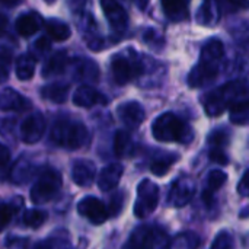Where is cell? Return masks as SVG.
I'll list each match as a JSON object with an SVG mask.
<instances>
[{"mask_svg":"<svg viewBox=\"0 0 249 249\" xmlns=\"http://www.w3.org/2000/svg\"><path fill=\"white\" fill-rule=\"evenodd\" d=\"M225 55V47L220 39H209L200 53V61L194 66L188 76L190 88H201L213 82L220 69L222 58Z\"/></svg>","mask_w":249,"mask_h":249,"instance_id":"obj_1","label":"cell"},{"mask_svg":"<svg viewBox=\"0 0 249 249\" xmlns=\"http://www.w3.org/2000/svg\"><path fill=\"white\" fill-rule=\"evenodd\" d=\"M152 134L156 140L163 143H190L194 139L191 127L177 117L174 112H163L152 124Z\"/></svg>","mask_w":249,"mask_h":249,"instance_id":"obj_2","label":"cell"},{"mask_svg":"<svg viewBox=\"0 0 249 249\" xmlns=\"http://www.w3.org/2000/svg\"><path fill=\"white\" fill-rule=\"evenodd\" d=\"M247 96V83L245 82H229L209 92L204 98V108L210 117H219L238 99Z\"/></svg>","mask_w":249,"mask_h":249,"instance_id":"obj_3","label":"cell"},{"mask_svg":"<svg viewBox=\"0 0 249 249\" xmlns=\"http://www.w3.org/2000/svg\"><path fill=\"white\" fill-rule=\"evenodd\" d=\"M51 140L64 149L76 150L83 147L89 140V131L80 121L60 118L51 128Z\"/></svg>","mask_w":249,"mask_h":249,"instance_id":"obj_4","label":"cell"},{"mask_svg":"<svg viewBox=\"0 0 249 249\" xmlns=\"http://www.w3.org/2000/svg\"><path fill=\"white\" fill-rule=\"evenodd\" d=\"M111 70L114 80L118 85H127L128 82L144 74L146 66L143 57H140L133 50H127V53L124 54L114 55L111 61Z\"/></svg>","mask_w":249,"mask_h":249,"instance_id":"obj_5","label":"cell"},{"mask_svg":"<svg viewBox=\"0 0 249 249\" xmlns=\"http://www.w3.org/2000/svg\"><path fill=\"white\" fill-rule=\"evenodd\" d=\"M63 185L61 175L51 168L44 169L31 188V201L34 204H44L53 200Z\"/></svg>","mask_w":249,"mask_h":249,"instance_id":"obj_6","label":"cell"},{"mask_svg":"<svg viewBox=\"0 0 249 249\" xmlns=\"http://www.w3.org/2000/svg\"><path fill=\"white\" fill-rule=\"evenodd\" d=\"M159 185L150 179H143L137 187V200L134 204V214L139 219L150 216L159 203Z\"/></svg>","mask_w":249,"mask_h":249,"instance_id":"obj_7","label":"cell"},{"mask_svg":"<svg viewBox=\"0 0 249 249\" xmlns=\"http://www.w3.org/2000/svg\"><path fill=\"white\" fill-rule=\"evenodd\" d=\"M196 194V184L190 177H181L174 181L168 194V204L172 207H185Z\"/></svg>","mask_w":249,"mask_h":249,"instance_id":"obj_8","label":"cell"},{"mask_svg":"<svg viewBox=\"0 0 249 249\" xmlns=\"http://www.w3.org/2000/svg\"><path fill=\"white\" fill-rule=\"evenodd\" d=\"M47 123L45 118L41 112H32L29 114L20 124V139L22 142L28 143V144H34L36 142L41 140V137L44 136Z\"/></svg>","mask_w":249,"mask_h":249,"instance_id":"obj_9","label":"cell"},{"mask_svg":"<svg viewBox=\"0 0 249 249\" xmlns=\"http://www.w3.org/2000/svg\"><path fill=\"white\" fill-rule=\"evenodd\" d=\"M77 212L82 217L88 219L93 225H102L108 219V212L105 204L96 197H83L77 203Z\"/></svg>","mask_w":249,"mask_h":249,"instance_id":"obj_10","label":"cell"},{"mask_svg":"<svg viewBox=\"0 0 249 249\" xmlns=\"http://www.w3.org/2000/svg\"><path fill=\"white\" fill-rule=\"evenodd\" d=\"M101 7L107 16L111 28L115 32H124L127 28V23H128V16H127L125 9L114 0H102Z\"/></svg>","mask_w":249,"mask_h":249,"instance_id":"obj_11","label":"cell"},{"mask_svg":"<svg viewBox=\"0 0 249 249\" xmlns=\"http://www.w3.org/2000/svg\"><path fill=\"white\" fill-rule=\"evenodd\" d=\"M117 112H118V117L123 121V124L133 130H137L146 118L144 108L136 101H130V102L120 105Z\"/></svg>","mask_w":249,"mask_h":249,"instance_id":"obj_12","label":"cell"},{"mask_svg":"<svg viewBox=\"0 0 249 249\" xmlns=\"http://www.w3.org/2000/svg\"><path fill=\"white\" fill-rule=\"evenodd\" d=\"M73 102L77 107L90 108L93 105H105L108 102V99L101 92H98L95 88H92L89 85H82L74 90Z\"/></svg>","mask_w":249,"mask_h":249,"instance_id":"obj_13","label":"cell"},{"mask_svg":"<svg viewBox=\"0 0 249 249\" xmlns=\"http://www.w3.org/2000/svg\"><path fill=\"white\" fill-rule=\"evenodd\" d=\"M96 169L90 160L79 159L71 166V179L79 187H90L95 181Z\"/></svg>","mask_w":249,"mask_h":249,"instance_id":"obj_14","label":"cell"},{"mask_svg":"<svg viewBox=\"0 0 249 249\" xmlns=\"http://www.w3.org/2000/svg\"><path fill=\"white\" fill-rule=\"evenodd\" d=\"M124 174V166L121 163H109L107 165L98 177V187L104 191H112L114 188H117V185L120 184V179Z\"/></svg>","mask_w":249,"mask_h":249,"instance_id":"obj_15","label":"cell"},{"mask_svg":"<svg viewBox=\"0 0 249 249\" xmlns=\"http://www.w3.org/2000/svg\"><path fill=\"white\" fill-rule=\"evenodd\" d=\"M73 66V76L82 82H96L99 79V67L95 61L89 58L77 57L71 61Z\"/></svg>","mask_w":249,"mask_h":249,"instance_id":"obj_16","label":"cell"},{"mask_svg":"<svg viewBox=\"0 0 249 249\" xmlns=\"http://www.w3.org/2000/svg\"><path fill=\"white\" fill-rule=\"evenodd\" d=\"M31 107V102L22 96L18 90L7 88L0 92V109L3 111H26Z\"/></svg>","mask_w":249,"mask_h":249,"instance_id":"obj_17","label":"cell"},{"mask_svg":"<svg viewBox=\"0 0 249 249\" xmlns=\"http://www.w3.org/2000/svg\"><path fill=\"white\" fill-rule=\"evenodd\" d=\"M155 231L147 226H140L131 233L124 249H155Z\"/></svg>","mask_w":249,"mask_h":249,"instance_id":"obj_18","label":"cell"},{"mask_svg":"<svg viewBox=\"0 0 249 249\" xmlns=\"http://www.w3.org/2000/svg\"><path fill=\"white\" fill-rule=\"evenodd\" d=\"M39 26H41V19H39V16H38L36 13H34V12L20 15V16L16 19V23H15V28H16L18 34H19L20 36H25V38H28V36H31V35H34V34H36L38 29H39Z\"/></svg>","mask_w":249,"mask_h":249,"instance_id":"obj_19","label":"cell"},{"mask_svg":"<svg viewBox=\"0 0 249 249\" xmlns=\"http://www.w3.org/2000/svg\"><path fill=\"white\" fill-rule=\"evenodd\" d=\"M70 60L66 51H57L54 53L51 57L47 58V61L44 63L42 67V76L48 77V76H54V74H60L66 70V67L69 66Z\"/></svg>","mask_w":249,"mask_h":249,"instance_id":"obj_20","label":"cell"},{"mask_svg":"<svg viewBox=\"0 0 249 249\" xmlns=\"http://www.w3.org/2000/svg\"><path fill=\"white\" fill-rule=\"evenodd\" d=\"M70 92V85L69 83H63V82H54L50 85H45L41 89V95L44 99L55 102V104H63L67 101Z\"/></svg>","mask_w":249,"mask_h":249,"instance_id":"obj_21","label":"cell"},{"mask_svg":"<svg viewBox=\"0 0 249 249\" xmlns=\"http://www.w3.org/2000/svg\"><path fill=\"white\" fill-rule=\"evenodd\" d=\"M220 19V4L214 1H206L197 12V22L204 26L216 25Z\"/></svg>","mask_w":249,"mask_h":249,"instance_id":"obj_22","label":"cell"},{"mask_svg":"<svg viewBox=\"0 0 249 249\" xmlns=\"http://www.w3.org/2000/svg\"><path fill=\"white\" fill-rule=\"evenodd\" d=\"M134 152V143L130 133L118 130L114 136V153L118 158H128Z\"/></svg>","mask_w":249,"mask_h":249,"instance_id":"obj_23","label":"cell"},{"mask_svg":"<svg viewBox=\"0 0 249 249\" xmlns=\"http://www.w3.org/2000/svg\"><path fill=\"white\" fill-rule=\"evenodd\" d=\"M162 9L165 15L174 22H182L190 18L187 1H162Z\"/></svg>","mask_w":249,"mask_h":249,"instance_id":"obj_24","label":"cell"},{"mask_svg":"<svg viewBox=\"0 0 249 249\" xmlns=\"http://www.w3.org/2000/svg\"><path fill=\"white\" fill-rule=\"evenodd\" d=\"M47 38L53 41H66L71 35V29L66 22H61L58 19H50L45 23Z\"/></svg>","mask_w":249,"mask_h":249,"instance_id":"obj_25","label":"cell"},{"mask_svg":"<svg viewBox=\"0 0 249 249\" xmlns=\"http://www.w3.org/2000/svg\"><path fill=\"white\" fill-rule=\"evenodd\" d=\"M36 58L32 54H20L16 58V76L20 80H29L32 79L35 73Z\"/></svg>","mask_w":249,"mask_h":249,"instance_id":"obj_26","label":"cell"},{"mask_svg":"<svg viewBox=\"0 0 249 249\" xmlns=\"http://www.w3.org/2000/svg\"><path fill=\"white\" fill-rule=\"evenodd\" d=\"M229 112H231V121L233 124L238 125H245L248 123L249 118V104L248 98L244 96L241 99H238L236 102H233L229 107Z\"/></svg>","mask_w":249,"mask_h":249,"instance_id":"obj_27","label":"cell"},{"mask_svg":"<svg viewBox=\"0 0 249 249\" xmlns=\"http://www.w3.org/2000/svg\"><path fill=\"white\" fill-rule=\"evenodd\" d=\"M201 244L200 236L196 232H184L179 233L171 244L172 249H198Z\"/></svg>","mask_w":249,"mask_h":249,"instance_id":"obj_28","label":"cell"},{"mask_svg":"<svg viewBox=\"0 0 249 249\" xmlns=\"http://www.w3.org/2000/svg\"><path fill=\"white\" fill-rule=\"evenodd\" d=\"M178 156L177 155H163L158 159H155L152 163H150V171L153 175L156 177H163L171 168L172 165L177 162Z\"/></svg>","mask_w":249,"mask_h":249,"instance_id":"obj_29","label":"cell"},{"mask_svg":"<svg viewBox=\"0 0 249 249\" xmlns=\"http://www.w3.org/2000/svg\"><path fill=\"white\" fill-rule=\"evenodd\" d=\"M228 181V175L223 172V171H220V169H214V171H212L210 174H209V177H207V181H206V193H209V194H212V196H214V193L216 191H219L222 187H223V184Z\"/></svg>","mask_w":249,"mask_h":249,"instance_id":"obj_30","label":"cell"},{"mask_svg":"<svg viewBox=\"0 0 249 249\" xmlns=\"http://www.w3.org/2000/svg\"><path fill=\"white\" fill-rule=\"evenodd\" d=\"M47 220V213L39 209H28L23 214V222L31 229H38Z\"/></svg>","mask_w":249,"mask_h":249,"instance_id":"obj_31","label":"cell"},{"mask_svg":"<svg viewBox=\"0 0 249 249\" xmlns=\"http://www.w3.org/2000/svg\"><path fill=\"white\" fill-rule=\"evenodd\" d=\"M34 249H74L70 241L64 236H51L47 239L39 241Z\"/></svg>","mask_w":249,"mask_h":249,"instance_id":"obj_32","label":"cell"},{"mask_svg":"<svg viewBox=\"0 0 249 249\" xmlns=\"http://www.w3.org/2000/svg\"><path fill=\"white\" fill-rule=\"evenodd\" d=\"M18 212V207L12 203H4L0 200V232L7 228V225L10 223L13 214Z\"/></svg>","mask_w":249,"mask_h":249,"instance_id":"obj_33","label":"cell"},{"mask_svg":"<svg viewBox=\"0 0 249 249\" xmlns=\"http://www.w3.org/2000/svg\"><path fill=\"white\" fill-rule=\"evenodd\" d=\"M123 206H124V193L121 191H117L111 196V200H109V206L107 209L108 212V217H115L121 213L123 210Z\"/></svg>","mask_w":249,"mask_h":249,"instance_id":"obj_34","label":"cell"},{"mask_svg":"<svg viewBox=\"0 0 249 249\" xmlns=\"http://www.w3.org/2000/svg\"><path fill=\"white\" fill-rule=\"evenodd\" d=\"M22 166H23V169L20 168V165L15 166L13 174H12V179L15 182H19V184L26 182L31 178V174H32V165L31 163H22Z\"/></svg>","mask_w":249,"mask_h":249,"instance_id":"obj_35","label":"cell"},{"mask_svg":"<svg viewBox=\"0 0 249 249\" xmlns=\"http://www.w3.org/2000/svg\"><path fill=\"white\" fill-rule=\"evenodd\" d=\"M233 247V238L229 232L222 231L213 241V245L210 249H232Z\"/></svg>","mask_w":249,"mask_h":249,"instance_id":"obj_36","label":"cell"},{"mask_svg":"<svg viewBox=\"0 0 249 249\" xmlns=\"http://www.w3.org/2000/svg\"><path fill=\"white\" fill-rule=\"evenodd\" d=\"M209 144L212 149H223L228 144V133L225 130H216L209 136Z\"/></svg>","mask_w":249,"mask_h":249,"instance_id":"obj_37","label":"cell"},{"mask_svg":"<svg viewBox=\"0 0 249 249\" xmlns=\"http://www.w3.org/2000/svg\"><path fill=\"white\" fill-rule=\"evenodd\" d=\"M209 158H210V160H213L214 163H219V165H228V162H229V158L225 155L223 149H210Z\"/></svg>","mask_w":249,"mask_h":249,"instance_id":"obj_38","label":"cell"},{"mask_svg":"<svg viewBox=\"0 0 249 249\" xmlns=\"http://www.w3.org/2000/svg\"><path fill=\"white\" fill-rule=\"evenodd\" d=\"M248 178H249V172L247 171L242 178H241V182L238 185V193L242 196V197H248L249 194V185H248Z\"/></svg>","mask_w":249,"mask_h":249,"instance_id":"obj_39","label":"cell"},{"mask_svg":"<svg viewBox=\"0 0 249 249\" xmlns=\"http://www.w3.org/2000/svg\"><path fill=\"white\" fill-rule=\"evenodd\" d=\"M50 39L47 36H41L36 42H35V50L39 51V53H44V51H48L50 50Z\"/></svg>","mask_w":249,"mask_h":249,"instance_id":"obj_40","label":"cell"},{"mask_svg":"<svg viewBox=\"0 0 249 249\" xmlns=\"http://www.w3.org/2000/svg\"><path fill=\"white\" fill-rule=\"evenodd\" d=\"M9 160H10V152L4 144L0 143V166L4 168L9 163Z\"/></svg>","mask_w":249,"mask_h":249,"instance_id":"obj_41","label":"cell"},{"mask_svg":"<svg viewBox=\"0 0 249 249\" xmlns=\"http://www.w3.org/2000/svg\"><path fill=\"white\" fill-rule=\"evenodd\" d=\"M6 28H7V16L0 12V36L6 31Z\"/></svg>","mask_w":249,"mask_h":249,"instance_id":"obj_42","label":"cell"},{"mask_svg":"<svg viewBox=\"0 0 249 249\" xmlns=\"http://www.w3.org/2000/svg\"><path fill=\"white\" fill-rule=\"evenodd\" d=\"M7 77H9V71H7V69L0 63V83L6 82V80H7Z\"/></svg>","mask_w":249,"mask_h":249,"instance_id":"obj_43","label":"cell"},{"mask_svg":"<svg viewBox=\"0 0 249 249\" xmlns=\"http://www.w3.org/2000/svg\"><path fill=\"white\" fill-rule=\"evenodd\" d=\"M0 4H4V6H16V4H19V1H0Z\"/></svg>","mask_w":249,"mask_h":249,"instance_id":"obj_44","label":"cell"}]
</instances>
